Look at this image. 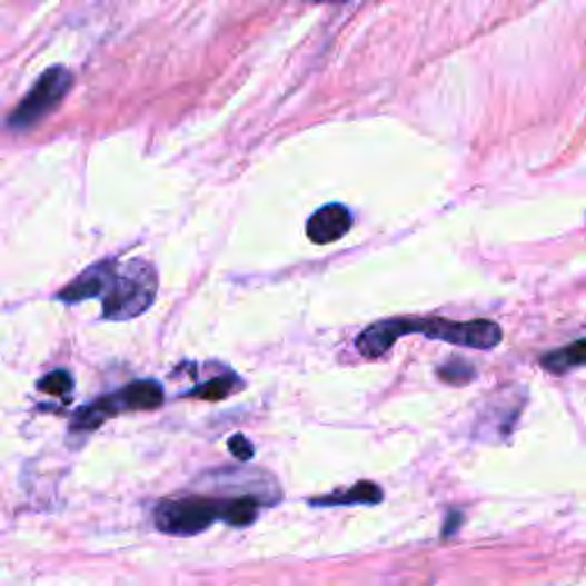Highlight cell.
Masks as SVG:
<instances>
[{"instance_id": "52a82bcc", "label": "cell", "mask_w": 586, "mask_h": 586, "mask_svg": "<svg viewBox=\"0 0 586 586\" xmlns=\"http://www.w3.org/2000/svg\"><path fill=\"white\" fill-rule=\"evenodd\" d=\"M117 261L115 259H106V261H97L92 264L90 268H86L81 276L73 278L62 291H58V300L67 302V305H73V302H83V300H90V298H101L108 282H110V276L115 270Z\"/></svg>"}, {"instance_id": "6da1fadb", "label": "cell", "mask_w": 586, "mask_h": 586, "mask_svg": "<svg viewBox=\"0 0 586 586\" xmlns=\"http://www.w3.org/2000/svg\"><path fill=\"white\" fill-rule=\"evenodd\" d=\"M413 332H419L426 339L447 341L454 346L477 348V350H490L501 341V328L488 319L449 321V319L397 317V319H383L365 328L356 339V348L360 350V356L376 360L385 356L387 350L397 344V339Z\"/></svg>"}, {"instance_id": "7a4b0ae2", "label": "cell", "mask_w": 586, "mask_h": 586, "mask_svg": "<svg viewBox=\"0 0 586 586\" xmlns=\"http://www.w3.org/2000/svg\"><path fill=\"white\" fill-rule=\"evenodd\" d=\"M159 294V272L145 259L117 261L110 282L101 296L106 321H131L153 305Z\"/></svg>"}, {"instance_id": "30bf717a", "label": "cell", "mask_w": 586, "mask_h": 586, "mask_svg": "<svg viewBox=\"0 0 586 586\" xmlns=\"http://www.w3.org/2000/svg\"><path fill=\"white\" fill-rule=\"evenodd\" d=\"M259 516V501L257 497H234L225 499V509H222V523L229 527H248L257 520Z\"/></svg>"}, {"instance_id": "ba28073f", "label": "cell", "mask_w": 586, "mask_h": 586, "mask_svg": "<svg viewBox=\"0 0 586 586\" xmlns=\"http://www.w3.org/2000/svg\"><path fill=\"white\" fill-rule=\"evenodd\" d=\"M383 501V490L371 484V481H360L354 488L339 490V493H328L324 497L309 499L311 506H354V504H380Z\"/></svg>"}, {"instance_id": "5bb4252c", "label": "cell", "mask_w": 586, "mask_h": 586, "mask_svg": "<svg viewBox=\"0 0 586 586\" xmlns=\"http://www.w3.org/2000/svg\"><path fill=\"white\" fill-rule=\"evenodd\" d=\"M229 451L234 458L250 460L255 456V445L246 436H231L229 438Z\"/></svg>"}, {"instance_id": "3957f363", "label": "cell", "mask_w": 586, "mask_h": 586, "mask_svg": "<svg viewBox=\"0 0 586 586\" xmlns=\"http://www.w3.org/2000/svg\"><path fill=\"white\" fill-rule=\"evenodd\" d=\"M163 387L156 380H136L117 389L112 395H106L83 408H78L71 419V431L76 434H90L108 421L110 417H117L122 413H136V410H156L163 406Z\"/></svg>"}, {"instance_id": "9a60e30c", "label": "cell", "mask_w": 586, "mask_h": 586, "mask_svg": "<svg viewBox=\"0 0 586 586\" xmlns=\"http://www.w3.org/2000/svg\"><path fill=\"white\" fill-rule=\"evenodd\" d=\"M460 525V516L458 514H451V518H449V523L445 525V536H449V534H454V525Z\"/></svg>"}, {"instance_id": "8fae6325", "label": "cell", "mask_w": 586, "mask_h": 586, "mask_svg": "<svg viewBox=\"0 0 586 586\" xmlns=\"http://www.w3.org/2000/svg\"><path fill=\"white\" fill-rule=\"evenodd\" d=\"M239 387H241V378H237L234 374H227V376H216L209 383L190 389L186 397L205 399V401H220V399H227L234 389H239Z\"/></svg>"}, {"instance_id": "8992f818", "label": "cell", "mask_w": 586, "mask_h": 586, "mask_svg": "<svg viewBox=\"0 0 586 586\" xmlns=\"http://www.w3.org/2000/svg\"><path fill=\"white\" fill-rule=\"evenodd\" d=\"M354 227V213L344 205H326L307 220V239L315 246H330L344 239Z\"/></svg>"}, {"instance_id": "277c9868", "label": "cell", "mask_w": 586, "mask_h": 586, "mask_svg": "<svg viewBox=\"0 0 586 586\" xmlns=\"http://www.w3.org/2000/svg\"><path fill=\"white\" fill-rule=\"evenodd\" d=\"M73 86V76L69 69L56 64L47 69L42 76L37 78L32 90L21 99V103L10 112L8 127L12 131H26L32 129L49 117L69 95Z\"/></svg>"}, {"instance_id": "7c38bea8", "label": "cell", "mask_w": 586, "mask_h": 586, "mask_svg": "<svg viewBox=\"0 0 586 586\" xmlns=\"http://www.w3.org/2000/svg\"><path fill=\"white\" fill-rule=\"evenodd\" d=\"M37 387L42 389V393L47 395H53V397H67L71 389H73V378L69 371L64 369H56L51 374H47L42 380L37 383Z\"/></svg>"}, {"instance_id": "2e32d148", "label": "cell", "mask_w": 586, "mask_h": 586, "mask_svg": "<svg viewBox=\"0 0 586 586\" xmlns=\"http://www.w3.org/2000/svg\"><path fill=\"white\" fill-rule=\"evenodd\" d=\"M311 3H339V0H311Z\"/></svg>"}, {"instance_id": "5b68a950", "label": "cell", "mask_w": 586, "mask_h": 586, "mask_svg": "<svg viewBox=\"0 0 586 586\" xmlns=\"http://www.w3.org/2000/svg\"><path fill=\"white\" fill-rule=\"evenodd\" d=\"M225 499L183 497L166 499L153 511L156 529L168 536H195L207 532L213 523L222 520Z\"/></svg>"}, {"instance_id": "9c48e42d", "label": "cell", "mask_w": 586, "mask_h": 586, "mask_svg": "<svg viewBox=\"0 0 586 586\" xmlns=\"http://www.w3.org/2000/svg\"><path fill=\"white\" fill-rule=\"evenodd\" d=\"M584 346H586V341L577 339L570 346L553 350V354H545L540 358V367L553 371V374H566L570 369H577L584 365Z\"/></svg>"}, {"instance_id": "4fadbf2b", "label": "cell", "mask_w": 586, "mask_h": 586, "mask_svg": "<svg viewBox=\"0 0 586 586\" xmlns=\"http://www.w3.org/2000/svg\"><path fill=\"white\" fill-rule=\"evenodd\" d=\"M438 376L451 385H465L475 378V369L473 365H467L463 360H451L449 365L438 369Z\"/></svg>"}]
</instances>
